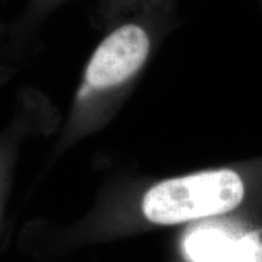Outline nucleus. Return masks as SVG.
Returning <instances> with one entry per match:
<instances>
[{"mask_svg":"<svg viewBox=\"0 0 262 262\" xmlns=\"http://www.w3.org/2000/svg\"><path fill=\"white\" fill-rule=\"evenodd\" d=\"M244 198V183L233 170H208L164 180L147 189L141 201L145 220L175 226L234 210Z\"/></svg>","mask_w":262,"mask_h":262,"instance_id":"1","label":"nucleus"},{"mask_svg":"<svg viewBox=\"0 0 262 262\" xmlns=\"http://www.w3.org/2000/svg\"><path fill=\"white\" fill-rule=\"evenodd\" d=\"M149 49L145 28L135 24L120 26L95 50L85 71V81L95 90L123 84L142 67Z\"/></svg>","mask_w":262,"mask_h":262,"instance_id":"2","label":"nucleus"},{"mask_svg":"<svg viewBox=\"0 0 262 262\" xmlns=\"http://www.w3.org/2000/svg\"><path fill=\"white\" fill-rule=\"evenodd\" d=\"M243 238L235 239L216 227H202L186 239V250L193 262H241Z\"/></svg>","mask_w":262,"mask_h":262,"instance_id":"3","label":"nucleus"},{"mask_svg":"<svg viewBox=\"0 0 262 262\" xmlns=\"http://www.w3.org/2000/svg\"><path fill=\"white\" fill-rule=\"evenodd\" d=\"M241 262H262V227L243 237Z\"/></svg>","mask_w":262,"mask_h":262,"instance_id":"4","label":"nucleus"}]
</instances>
